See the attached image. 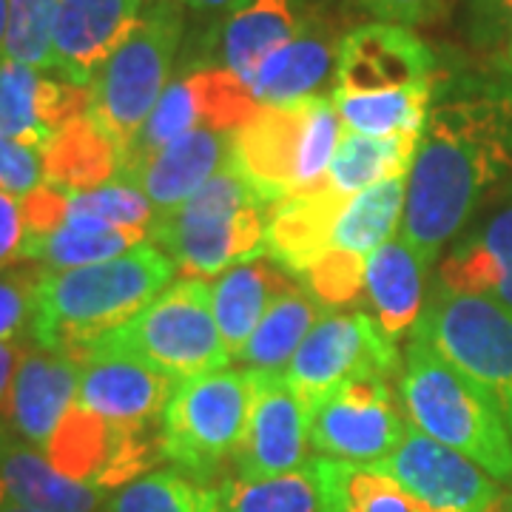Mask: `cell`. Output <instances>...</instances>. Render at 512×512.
<instances>
[{"label": "cell", "instance_id": "cell-1", "mask_svg": "<svg viewBox=\"0 0 512 512\" xmlns=\"http://www.w3.org/2000/svg\"><path fill=\"white\" fill-rule=\"evenodd\" d=\"M512 171V63L436 69L399 237L433 265Z\"/></svg>", "mask_w": 512, "mask_h": 512}, {"label": "cell", "instance_id": "cell-2", "mask_svg": "<svg viewBox=\"0 0 512 512\" xmlns=\"http://www.w3.org/2000/svg\"><path fill=\"white\" fill-rule=\"evenodd\" d=\"M436 52L402 23H367L339 43L333 106L342 126L367 137L421 134L430 111Z\"/></svg>", "mask_w": 512, "mask_h": 512}, {"label": "cell", "instance_id": "cell-3", "mask_svg": "<svg viewBox=\"0 0 512 512\" xmlns=\"http://www.w3.org/2000/svg\"><path fill=\"white\" fill-rule=\"evenodd\" d=\"M174 262L154 245L72 271L43 274L32 299L29 336L37 348L83 359L117 328L131 322L174 279Z\"/></svg>", "mask_w": 512, "mask_h": 512}, {"label": "cell", "instance_id": "cell-4", "mask_svg": "<svg viewBox=\"0 0 512 512\" xmlns=\"http://www.w3.org/2000/svg\"><path fill=\"white\" fill-rule=\"evenodd\" d=\"M276 205L231 163L180 208L154 214L148 234L177 271L194 279L220 276L265 254Z\"/></svg>", "mask_w": 512, "mask_h": 512}, {"label": "cell", "instance_id": "cell-5", "mask_svg": "<svg viewBox=\"0 0 512 512\" xmlns=\"http://www.w3.org/2000/svg\"><path fill=\"white\" fill-rule=\"evenodd\" d=\"M399 396L416 430L476 461L495 481H512V436L501 413L416 330L404 350Z\"/></svg>", "mask_w": 512, "mask_h": 512}, {"label": "cell", "instance_id": "cell-6", "mask_svg": "<svg viewBox=\"0 0 512 512\" xmlns=\"http://www.w3.org/2000/svg\"><path fill=\"white\" fill-rule=\"evenodd\" d=\"M342 137L330 97L259 106L234 134V165L274 202L313 194L328 185V168Z\"/></svg>", "mask_w": 512, "mask_h": 512}, {"label": "cell", "instance_id": "cell-7", "mask_svg": "<svg viewBox=\"0 0 512 512\" xmlns=\"http://www.w3.org/2000/svg\"><path fill=\"white\" fill-rule=\"evenodd\" d=\"M183 35L185 20L180 3L154 0L143 12L137 29L89 83L86 114L114 137L123 160L171 83Z\"/></svg>", "mask_w": 512, "mask_h": 512}, {"label": "cell", "instance_id": "cell-8", "mask_svg": "<svg viewBox=\"0 0 512 512\" xmlns=\"http://www.w3.org/2000/svg\"><path fill=\"white\" fill-rule=\"evenodd\" d=\"M94 348L131 353L177 384L231 362L211 311V288L194 276L168 285L131 322L103 336Z\"/></svg>", "mask_w": 512, "mask_h": 512}, {"label": "cell", "instance_id": "cell-9", "mask_svg": "<svg viewBox=\"0 0 512 512\" xmlns=\"http://www.w3.org/2000/svg\"><path fill=\"white\" fill-rule=\"evenodd\" d=\"M254 373L214 370L177 384L163 413V453L177 473L208 484L237 453L251 410Z\"/></svg>", "mask_w": 512, "mask_h": 512}, {"label": "cell", "instance_id": "cell-10", "mask_svg": "<svg viewBox=\"0 0 512 512\" xmlns=\"http://www.w3.org/2000/svg\"><path fill=\"white\" fill-rule=\"evenodd\" d=\"M413 330L495 404L512 436V308L436 282Z\"/></svg>", "mask_w": 512, "mask_h": 512}, {"label": "cell", "instance_id": "cell-11", "mask_svg": "<svg viewBox=\"0 0 512 512\" xmlns=\"http://www.w3.org/2000/svg\"><path fill=\"white\" fill-rule=\"evenodd\" d=\"M404 359H399L396 342H390L373 316L362 311H333L322 316L299 345L285 379L296 396L313 413L342 384L362 376L390 379L399 373Z\"/></svg>", "mask_w": 512, "mask_h": 512}, {"label": "cell", "instance_id": "cell-12", "mask_svg": "<svg viewBox=\"0 0 512 512\" xmlns=\"http://www.w3.org/2000/svg\"><path fill=\"white\" fill-rule=\"evenodd\" d=\"M259 106L262 103L254 97L251 86L222 66H194L191 72L177 74L171 77L148 123L126 151L123 174L188 131H239Z\"/></svg>", "mask_w": 512, "mask_h": 512}, {"label": "cell", "instance_id": "cell-13", "mask_svg": "<svg viewBox=\"0 0 512 512\" xmlns=\"http://www.w3.org/2000/svg\"><path fill=\"white\" fill-rule=\"evenodd\" d=\"M407 430L387 379L362 376L319 404L311 419V447L319 458L376 464L402 444Z\"/></svg>", "mask_w": 512, "mask_h": 512}, {"label": "cell", "instance_id": "cell-14", "mask_svg": "<svg viewBox=\"0 0 512 512\" xmlns=\"http://www.w3.org/2000/svg\"><path fill=\"white\" fill-rule=\"evenodd\" d=\"M376 467L396 478L427 512H498L507 501L498 481L476 461L424 436L413 424Z\"/></svg>", "mask_w": 512, "mask_h": 512}, {"label": "cell", "instance_id": "cell-15", "mask_svg": "<svg viewBox=\"0 0 512 512\" xmlns=\"http://www.w3.org/2000/svg\"><path fill=\"white\" fill-rule=\"evenodd\" d=\"M254 393L234 464L239 478H268L305 464L311 444V410L296 396L285 373L251 370Z\"/></svg>", "mask_w": 512, "mask_h": 512}, {"label": "cell", "instance_id": "cell-16", "mask_svg": "<svg viewBox=\"0 0 512 512\" xmlns=\"http://www.w3.org/2000/svg\"><path fill=\"white\" fill-rule=\"evenodd\" d=\"M80 367L77 407L123 427H148L163 421L177 382L143 359L111 348H92Z\"/></svg>", "mask_w": 512, "mask_h": 512}, {"label": "cell", "instance_id": "cell-17", "mask_svg": "<svg viewBox=\"0 0 512 512\" xmlns=\"http://www.w3.org/2000/svg\"><path fill=\"white\" fill-rule=\"evenodd\" d=\"M86 111V86L9 57L0 60V134L46 151L57 131Z\"/></svg>", "mask_w": 512, "mask_h": 512}, {"label": "cell", "instance_id": "cell-18", "mask_svg": "<svg viewBox=\"0 0 512 512\" xmlns=\"http://www.w3.org/2000/svg\"><path fill=\"white\" fill-rule=\"evenodd\" d=\"M80 367L83 362L72 353L46 348L26 353L3 402V424L43 450L77 402Z\"/></svg>", "mask_w": 512, "mask_h": 512}, {"label": "cell", "instance_id": "cell-19", "mask_svg": "<svg viewBox=\"0 0 512 512\" xmlns=\"http://www.w3.org/2000/svg\"><path fill=\"white\" fill-rule=\"evenodd\" d=\"M146 12V0H60L55 74L86 86L103 69Z\"/></svg>", "mask_w": 512, "mask_h": 512}, {"label": "cell", "instance_id": "cell-20", "mask_svg": "<svg viewBox=\"0 0 512 512\" xmlns=\"http://www.w3.org/2000/svg\"><path fill=\"white\" fill-rule=\"evenodd\" d=\"M313 23L305 0H245L220 20L211 35V60L242 83H254L259 66Z\"/></svg>", "mask_w": 512, "mask_h": 512}, {"label": "cell", "instance_id": "cell-21", "mask_svg": "<svg viewBox=\"0 0 512 512\" xmlns=\"http://www.w3.org/2000/svg\"><path fill=\"white\" fill-rule=\"evenodd\" d=\"M234 134L237 131L211 128L188 131L120 177L140 185L157 214L174 211L191 200L214 174L234 163Z\"/></svg>", "mask_w": 512, "mask_h": 512}, {"label": "cell", "instance_id": "cell-22", "mask_svg": "<svg viewBox=\"0 0 512 512\" xmlns=\"http://www.w3.org/2000/svg\"><path fill=\"white\" fill-rule=\"evenodd\" d=\"M0 490L6 501L37 512H100V487L63 476L35 444L15 436L0 421Z\"/></svg>", "mask_w": 512, "mask_h": 512}, {"label": "cell", "instance_id": "cell-23", "mask_svg": "<svg viewBox=\"0 0 512 512\" xmlns=\"http://www.w3.org/2000/svg\"><path fill=\"white\" fill-rule=\"evenodd\" d=\"M427 268L430 265H424V259L402 237L387 239L367 256L365 293L373 308L370 316L379 322L384 336L396 345L407 333H413L424 311Z\"/></svg>", "mask_w": 512, "mask_h": 512}, {"label": "cell", "instance_id": "cell-24", "mask_svg": "<svg viewBox=\"0 0 512 512\" xmlns=\"http://www.w3.org/2000/svg\"><path fill=\"white\" fill-rule=\"evenodd\" d=\"M348 200L325 185L322 191L279 202L268 222L265 256L299 279L330 251L333 228Z\"/></svg>", "mask_w": 512, "mask_h": 512}, {"label": "cell", "instance_id": "cell-25", "mask_svg": "<svg viewBox=\"0 0 512 512\" xmlns=\"http://www.w3.org/2000/svg\"><path fill=\"white\" fill-rule=\"evenodd\" d=\"M339 43L342 40L322 20L313 18L302 35L293 37L259 66L251 92L262 106L296 103L319 94L328 80H336Z\"/></svg>", "mask_w": 512, "mask_h": 512}, {"label": "cell", "instance_id": "cell-26", "mask_svg": "<svg viewBox=\"0 0 512 512\" xmlns=\"http://www.w3.org/2000/svg\"><path fill=\"white\" fill-rule=\"evenodd\" d=\"M439 282L450 291L487 296L512 308V205L458 242L441 262Z\"/></svg>", "mask_w": 512, "mask_h": 512}, {"label": "cell", "instance_id": "cell-27", "mask_svg": "<svg viewBox=\"0 0 512 512\" xmlns=\"http://www.w3.org/2000/svg\"><path fill=\"white\" fill-rule=\"evenodd\" d=\"M288 282L291 279L285 268L268 259H251L228 268L211 285V311L231 359L245 350L262 316Z\"/></svg>", "mask_w": 512, "mask_h": 512}, {"label": "cell", "instance_id": "cell-28", "mask_svg": "<svg viewBox=\"0 0 512 512\" xmlns=\"http://www.w3.org/2000/svg\"><path fill=\"white\" fill-rule=\"evenodd\" d=\"M123 174V151L106 128L80 114L52 137L43 151L46 183L66 191H92Z\"/></svg>", "mask_w": 512, "mask_h": 512}, {"label": "cell", "instance_id": "cell-29", "mask_svg": "<svg viewBox=\"0 0 512 512\" xmlns=\"http://www.w3.org/2000/svg\"><path fill=\"white\" fill-rule=\"evenodd\" d=\"M319 319L322 316H319L316 296L305 285L291 279L271 302V308L262 316L259 328L254 330V336L248 339V345L237 359L245 362L248 370L285 373L299 345L305 342V336Z\"/></svg>", "mask_w": 512, "mask_h": 512}, {"label": "cell", "instance_id": "cell-30", "mask_svg": "<svg viewBox=\"0 0 512 512\" xmlns=\"http://www.w3.org/2000/svg\"><path fill=\"white\" fill-rule=\"evenodd\" d=\"M419 140L421 134L367 137L342 128L339 146L328 168V185L345 197H353L390 177H407L413 168Z\"/></svg>", "mask_w": 512, "mask_h": 512}, {"label": "cell", "instance_id": "cell-31", "mask_svg": "<svg viewBox=\"0 0 512 512\" xmlns=\"http://www.w3.org/2000/svg\"><path fill=\"white\" fill-rule=\"evenodd\" d=\"M404 205L407 177H390L353 194L336 220L330 251L370 256L387 239H393L396 228H402Z\"/></svg>", "mask_w": 512, "mask_h": 512}, {"label": "cell", "instance_id": "cell-32", "mask_svg": "<svg viewBox=\"0 0 512 512\" xmlns=\"http://www.w3.org/2000/svg\"><path fill=\"white\" fill-rule=\"evenodd\" d=\"M328 512H427L376 464L313 458Z\"/></svg>", "mask_w": 512, "mask_h": 512}, {"label": "cell", "instance_id": "cell-33", "mask_svg": "<svg viewBox=\"0 0 512 512\" xmlns=\"http://www.w3.org/2000/svg\"><path fill=\"white\" fill-rule=\"evenodd\" d=\"M225 512H328L316 464L268 478H228L220 484Z\"/></svg>", "mask_w": 512, "mask_h": 512}, {"label": "cell", "instance_id": "cell-34", "mask_svg": "<svg viewBox=\"0 0 512 512\" xmlns=\"http://www.w3.org/2000/svg\"><path fill=\"white\" fill-rule=\"evenodd\" d=\"M148 228H111V231H74L55 228L46 234H29L23 242L20 259H35L37 265L52 271H72L97 262H109L134 251L146 242Z\"/></svg>", "mask_w": 512, "mask_h": 512}, {"label": "cell", "instance_id": "cell-35", "mask_svg": "<svg viewBox=\"0 0 512 512\" xmlns=\"http://www.w3.org/2000/svg\"><path fill=\"white\" fill-rule=\"evenodd\" d=\"M154 214L157 211L143 194V188L117 177L92 191H69L63 225L92 234L111 228H148L154 222Z\"/></svg>", "mask_w": 512, "mask_h": 512}, {"label": "cell", "instance_id": "cell-36", "mask_svg": "<svg viewBox=\"0 0 512 512\" xmlns=\"http://www.w3.org/2000/svg\"><path fill=\"white\" fill-rule=\"evenodd\" d=\"M109 512H225L220 487L191 481L177 470H151L111 495Z\"/></svg>", "mask_w": 512, "mask_h": 512}, {"label": "cell", "instance_id": "cell-37", "mask_svg": "<svg viewBox=\"0 0 512 512\" xmlns=\"http://www.w3.org/2000/svg\"><path fill=\"white\" fill-rule=\"evenodd\" d=\"M60 0H9L3 57L55 74V29Z\"/></svg>", "mask_w": 512, "mask_h": 512}, {"label": "cell", "instance_id": "cell-38", "mask_svg": "<svg viewBox=\"0 0 512 512\" xmlns=\"http://www.w3.org/2000/svg\"><path fill=\"white\" fill-rule=\"evenodd\" d=\"M365 262L367 256L345 254V251H328L316 265H311L299 276L305 288L316 296L325 308H342L359 299L365 291Z\"/></svg>", "mask_w": 512, "mask_h": 512}, {"label": "cell", "instance_id": "cell-39", "mask_svg": "<svg viewBox=\"0 0 512 512\" xmlns=\"http://www.w3.org/2000/svg\"><path fill=\"white\" fill-rule=\"evenodd\" d=\"M43 271H20L0 265V342L18 339L32 325V299Z\"/></svg>", "mask_w": 512, "mask_h": 512}, {"label": "cell", "instance_id": "cell-40", "mask_svg": "<svg viewBox=\"0 0 512 512\" xmlns=\"http://www.w3.org/2000/svg\"><path fill=\"white\" fill-rule=\"evenodd\" d=\"M43 183V151L0 134V191L26 197Z\"/></svg>", "mask_w": 512, "mask_h": 512}, {"label": "cell", "instance_id": "cell-41", "mask_svg": "<svg viewBox=\"0 0 512 512\" xmlns=\"http://www.w3.org/2000/svg\"><path fill=\"white\" fill-rule=\"evenodd\" d=\"M464 26L481 49L507 46L512 40V0H464Z\"/></svg>", "mask_w": 512, "mask_h": 512}, {"label": "cell", "instance_id": "cell-42", "mask_svg": "<svg viewBox=\"0 0 512 512\" xmlns=\"http://www.w3.org/2000/svg\"><path fill=\"white\" fill-rule=\"evenodd\" d=\"M350 3L382 23H402V26L427 23L444 9V0H350Z\"/></svg>", "mask_w": 512, "mask_h": 512}, {"label": "cell", "instance_id": "cell-43", "mask_svg": "<svg viewBox=\"0 0 512 512\" xmlns=\"http://www.w3.org/2000/svg\"><path fill=\"white\" fill-rule=\"evenodd\" d=\"M29 237L26 222H23V208L15 194L0 191V265H9L23 256V242Z\"/></svg>", "mask_w": 512, "mask_h": 512}, {"label": "cell", "instance_id": "cell-44", "mask_svg": "<svg viewBox=\"0 0 512 512\" xmlns=\"http://www.w3.org/2000/svg\"><path fill=\"white\" fill-rule=\"evenodd\" d=\"M18 365V345L15 342H0V407L9 396V387H12Z\"/></svg>", "mask_w": 512, "mask_h": 512}, {"label": "cell", "instance_id": "cell-45", "mask_svg": "<svg viewBox=\"0 0 512 512\" xmlns=\"http://www.w3.org/2000/svg\"><path fill=\"white\" fill-rule=\"evenodd\" d=\"M194 12H208V15H214V12H234L237 6H242L245 0H185Z\"/></svg>", "mask_w": 512, "mask_h": 512}, {"label": "cell", "instance_id": "cell-46", "mask_svg": "<svg viewBox=\"0 0 512 512\" xmlns=\"http://www.w3.org/2000/svg\"><path fill=\"white\" fill-rule=\"evenodd\" d=\"M6 23H9V0H0V60H3V46H6Z\"/></svg>", "mask_w": 512, "mask_h": 512}, {"label": "cell", "instance_id": "cell-47", "mask_svg": "<svg viewBox=\"0 0 512 512\" xmlns=\"http://www.w3.org/2000/svg\"><path fill=\"white\" fill-rule=\"evenodd\" d=\"M0 512H37V510L20 507V504H15V501H3V504H0Z\"/></svg>", "mask_w": 512, "mask_h": 512}, {"label": "cell", "instance_id": "cell-48", "mask_svg": "<svg viewBox=\"0 0 512 512\" xmlns=\"http://www.w3.org/2000/svg\"><path fill=\"white\" fill-rule=\"evenodd\" d=\"M498 512H512V504H507V501H504V504H501V510Z\"/></svg>", "mask_w": 512, "mask_h": 512}, {"label": "cell", "instance_id": "cell-49", "mask_svg": "<svg viewBox=\"0 0 512 512\" xmlns=\"http://www.w3.org/2000/svg\"><path fill=\"white\" fill-rule=\"evenodd\" d=\"M507 60H510V63H512V40H510V43H507Z\"/></svg>", "mask_w": 512, "mask_h": 512}, {"label": "cell", "instance_id": "cell-50", "mask_svg": "<svg viewBox=\"0 0 512 512\" xmlns=\"http://www.w3.org/2000/svg\"><path fill=\"white\" fill-rule=\"evenodd\" d=\"M3 501H6V495H3V490H0V504H3Z\"/></svg>", "mask_w": 512, "mask_h": 512}]
</instances>
